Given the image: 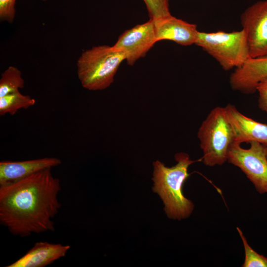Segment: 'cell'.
<instances>
[{
	"mask_svg": "<svg viewBox=\"0 0 267 267\" xmlns=\"http://www.w3.org/2000/svg\"><path fill=\"white\" fill-rule=\"evenodd\" d=\"M51 170L0 185V223L13 235L26 237L54 231L61 184Z\"/></svg>",
	"mask_w": 267,
	"mask_h": 267,
	"instance_id": "6da1fadb",
	"label": "cell"
},
{
	"mask_svg": "<svg viewBox=\"0 0 267 267\" xmlns=\"http://www.w3.org/2000/svg\"><path fill=\"white\" fill-rule=\"evenodd\" d=\"M175 158L177 163L171 167L159 160L153 162V190L162 199L168 217L180 220L188 218L194 209L192 202L184 196L182 186L189 176V166L197 161L184 152L177 153Z\"/></svg>",
	"mask_w": 267,
	"mask_h": 267,
	"instance_id": "7a4b0ae2",
	"label": "cell"
},
{
	"mask_svg": "<svg viewBox=\"0 0 267 267\" xmlns=\"http://www.w3.org/2000/svg\"><path fill=\"white\" fill-rule=\"evenodd\" d=\"M125 53L113 46L98 45L84 51L77 61V72L82 86L89 90H101L114 82Z\"/></svg>",
	"mask_w": 267,
	"mask_h": 267,
	"instance_id": "3957f363",
	"label": "cell"
},
{
	"mask_svg": "<svg viewBox=\"0 0 267 267\" xmlns=\"http://www.w3.org/2000/svg\"><path fill=\"white\" fill-rule=\"evenodd\" d=\"M197 137L205 165L221 166L227 161L229 149L234 140L224 107L217 106L211 110L200 126Z\"/></svg>",
	"mask_w": 267,
	"mask_h": 267,
	"instance_id": "277c9868",
	"label": "cell"
},
{
	"mask_svg": "<svg viewBox=\"0 0 267 267\" xmlns=\"http://www.w3.org/2000/svg\"><path fill=\"white\" fill-rule=\"evenodd\" d=\"M195 44L214 57L225 71L241 66L250 58L243 29L231 32L198 31Z\"/></svg>",
	"mask_w": 267,
	"mask_h": 267,
	"instance_id": "5b68a950",
	"label": "cell"
},
{
	"mask_svg": "<svg viewBox=\"0 0 267 267\" xmlns=\"http://www.w3.org/2000/svg\"><path fill=\"white\" fill-rule=\"evenodd\" d=\"M244 149L234 141L227 155V162L239 168L260 194L267 193V158L265 146L255 141Z\"/></svg>",
	"mask_w": 267,
	"mask_h": 267,
	"instance_id": "8992f818",
	"label": "cell"
},
{
	"mask_svg": "<svg viewBox=\"0 0 267 267\" xmlns=\"http://www.w3.org/2000/svg\"><path fill=\"white\" fill-rule=\"evenodd\" d=\"M250 58L267 56V0L258 1L241 15Z\"/></svg>",
	"mask_w": 267,
	"mask_h": 267,
	"instance_id": "52a82bcc",
	"label": "cell"
},
{
	"mask_svg": "<svg viewBox=\"0 0 267 267\" xmlns=\"http://www.w3.org/2000/svg\"><path fill=\"white\" fill-rule=\"evenodd\" d=\"M156 42L154 23L150 19L143 24L125 31L113 46L123 51L128 64L133 65L137 60L144 56Z\"/></svg>",
	"mask_w": 267,
	"mask_h": 267,
	"instance_id": "ba28073f",
	"label": "cell"
},
{
	"mask_svg": "<svg viewBox=\"0 0 267 267\" xmlns=\"http://www.w3.org/2000/svg\"><path fill=\"white\" fill-rule=\"evenodd\" d=\"M224 107L233 131L234 141L241 144L255 141L267 146V124L243 115L231 104H228Z\"/></svg>",
	"mask_w": 267,
	"mask_h": 267,
	"instance_id": "9c48e42d",
	"label": "cell"
},
{
	"mask_svg": "<svg viewBox=\"0 0 267 267\" xmlns=\"http://www.w3.org/2000/svg\"><path fill=\"white\" fill-rule=\"evenodd\" d=\"M267 79V56L249 58L231 73L229 84L234 90L251 94L257 91L258 85Z\"/></svg>",
	"mask_w": 267,
	"mask_h": 267,
	"instance_id": "30bf717a",
	"label": "cell"
},
{
	"mask_svg": "<svg viewBox=\"0 0 267 267\" xmlns=\"http://www.w3.org/2000/svg\"><path fill=\"white\" fill-rule=\"evenodd\" d=\"M153 20L157 42L164 40H171L184 46L195 44L199 31L196 25L172 15Z\"/></svg>",
	"mask_w": 267,
	"mask_h": 267,
	"instance_id": "8fae6325",
	"label": "cell"
},
{
	"mask_svg": "<svg viewBox=\"0 0 267 267\" xmlns=\"http://www.w3.org/2000/svg\"><path fill=\"white\" fill-rule=\"evenodd\" d=\"M61 164L55 157H44L21 161L0 162V185L17 180L36 173L52 169Z\"/></svg>",
	"mask_w": 267,
	"mask_h": 267,
	"instance_id": "7c38bea8",
	"label": "cell"
},
{
	"mask_svg": "<svg viewBox=\"0 0 267 267\" xmlns=\"http://www.w3.org/2000/svg\"><path fill=\"white\" fill-rule=\"evenodd\" d=\"M70 248L69 245L37 242L24 255L6 267H45L65 257Z\"/></svg>",
	"mask_w": 267,
	"mask_h": 267,
	"instance_id": "4fadbf2b",
	"label": "cell"
},
{
	"mask_svg": "<svg viewBox=\"0 0 267 267\" xmlns=\"http://www.w3.org/2000/svg\"><path fill=\"white\" fill-rule=\"evenodd\" d=\"M36 103V100L19 91L0 97V115H14L21 109H28Z\"/></svg>",
	"mask_w": 267,
	"mask_h": 267,
	"instance_id": "5bb4252c",
	"label": "cell"
},
{
	"mask_svg": "<svg viewBox=\"0 0 267 267\" xmlns=\"http://www.w3.org/2000/svg\"><path fill=\"white\" fill-rule=\"evenodd\" d=\"M24 87V81L21 71L16 67L10 66L1 74L0 97L19 91Z\"/></svg>",
	"mask_w": 267,
	"mask_h": 267,
	"instance_id": "9a60e30c",
	"label": "cell"
},
{
	"mask_svg": "<svg viewBox=\"0 0 267 267\" xmlns=\"http://www.w3.org/2000/svg\"><path fill=\"white\" fill-rule=\"evenodd\" d=\"M239 235L242 241L245 259L242 267H267V257L256 252L248 244L242 231L236 227Z\"/></svg>",
	"mask_w": 267,
	"mask_h": 267,
	"instance_id": "2e32d148",
	"label": "cell"
},
{
	"mask_svg": "<svg viewBox=\"0 0 267 267\" xmlns=\"http://www.w3.org/2000/svg\"><path fill=\"white\" fill-rule=\"evenodd\" d=\"M146 6L150 19H157L169 16V0H143Z\"/></svg>",
	"mask_w": 267,
	"mask_h": 267,
	"instance_id": "e0dca14e",
	"label": "cell"
},
{
	"mask_svg": "<svg viewBox=\"0 0 267 267\" xmlns=\"http://www.w3.org/2000/svg\"><path fill=\"white\" fill-rule=\"evenodd\" d=\"M16 0H0V18L1 20L12 23L15 18Z\"/></svg>",
	"mask_w": 267,
	"mask_h": 267,
	"instance_id": "ac0fdd59",
	"label": "cell"
},
{
	"mask_svg": "<svg viewBox=\"0 0 267 267\" xmlns=\"http://www.w3.org/2000/svg\"><path fill=\"white\" fill-rule=\"evenodd\" d=\"M257 91L259 93V107L267 114V79L258 85Z\"/></svg>",
	"mask_w": 267,
	"mask_h": 267,
	"instance_id": "d6986e66",
	"label": "cell"
},
{
	"mask_svg": "<svg viewBox=\"0 0 267 267\" xmlns=\"http://www.w3.org/2000/svg\"><path fill=\"white\" fill-rule=\"evenodd\" d=\"M265 149H266V156L267 158V146H265Z\"/></svg>",
	"mask_w": 267,
	"mask_h": 267,
	"instance_id": "ffe728a7",
	"label": "cell"
},
{
	"mask_svg": "<svg viewBox=\"0 0 267 267\" xmlns=\"http://www.w3.org/2000/svg\"><path fill=\"white\" fill-rule=\"evenodd\" d=\"M43 0L45 1V0Z\"/></svg>",
	"mask_w": 267,
	"mask_h": 267,
	"instance_id": "44dd1931",
	"label": "cell"
}]
</instances>
